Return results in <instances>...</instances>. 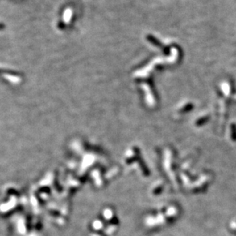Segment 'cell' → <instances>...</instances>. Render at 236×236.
Instances as JSON below:
<instances>
[{
    "label": "cell",
    "mask_w": 236,
    "mask_h": 236,
    "mask_svg": "<svg viewBox=\"0 0 236 236\" xmlns=\"http://www.w3.org/2000/svg\"><path fill=\"white\" fill-rule=\"evenodd\" d=\"M71 14H72V12L70 9H67V10L65 11V12H64V20H65L66 22H70V18H71Z\"/></svg>",
    "instance_id": "cell-1"
},
{
    "label": "cell",
    "mask_w": 236,
    "mask_h": 236,
    "mask_svg": "<svg viewBox=\"0 0 236 236\" xmlns=\"http://www.w3.org/2000/svg\"><path fill=\"white\" fill-rule=\"evenodd\" d=\"M3 28V25L0 24V29H1V28Z\"/></svg>",
    "instance_id": "cell-2"
},
{
    "label": "cell",
    "mask_w": 236,
    "mask_h": 236,
    "mask_svg": "<svg viewBox=\"0 0 236 236\" xmlns=\"http://www.w3.org/2000/svg\"><path fill=\"white\" fill-rule=\"evenodd\" d=\"M93 236H99V235H93Z\"/></svg>",
    "instance_id": "cell-3"
}]
</instances>
